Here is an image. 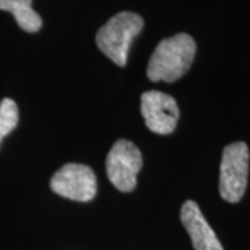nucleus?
<instances>
[{"label":"nucleus","instance_id":"nucleus-1","mask_svg":"<svg viewBox=\"0 0 250 250\" xmlns=\"http://www.w3.org/2000/svg\"><path fill=\"white\" fill-rule=\"evenodd\" d=\"M196 54V42L188 34L163 39L147 64V78L153 82H174L184 77Z\"/></svg>","mask_w":250,"mask_h":250},{"label":"nucleus","instance_id":"nucleus-2","mask_svg":"<svg viewBox=\"0 0 250 250\" xmlns=\"http://www.w3.org/2000/svg\"><path fill=\"white\" fill-rule=\"evenodd\" d=\"M143 18L131 11H121L100 28L96 35L98 47L118 67H124L131 42L142 31Z\"/></svg>","mask_w":250,"mask_h":250},{"label":"nucleus","instance_id":"nucleus-3","mask_svg":"<svg viewBox=\"0 0 250 250\" xmlns=\"http://www.w3.org/2000/svg\"><path fill=\"white\" fill-rule=\"evenodd\" d=\"M249 149L245 142L224 147L220 168V195L228 203H238L248 187Z\"/></svg>","mask_w":250,"mask_h":250},{"label":"nucleus","instance_id":"nucleus-4","mask_svg":"<svg viewBox=\"0 0 250 250\" xmlns=\"http://www.w3.org/2000/svg\"><path fill=\"white\" fill-rule=\"evenodd\" d=\"M143 164L138 146L126 139L117 141L106 159V172L110 182L120 192H131L138 184V172Z\"/></svg>","mask_w":250,"mask_h":250},{"label":"nucleus","instance_id":"nucleus-5","mask_svg":"<svg viewBox=\"0 0 250 250\" xmlns=\"http://www.w3.org/2000/svg\"><path fill=\"white\" fill-rule=\"evenodd\" d=\"M50 188L59 196L77 202H89L96 196L98 182L90 167L68 163L52 177Z\"/></svg>","mask_w":250,"mask_h":250},{"label":"nucleus","instance_id":"nucleus-6","mask_svg":"<svg viewBox=\"0 0 250 250\" xmlns=\"http://www.w3.org/2000/svg\"><path fill=\"white\" fill-rule=\"evenodd\" d=\"M141 113L146 126L157 135L172 134L178 124L179 108L175 99L159 90L143 93Z\"/></svg>","mask_w":250,"mask_h":250},{"label":"nucleus","instance_id":"nucleus-7","mask_svg":"<svg viewBox=\"0 0 250 250\" xmlns=\"http://www.w3.org/2000/svg\"><path fill=\"white\" fill-rule=\"evenodd\" d=\"M181 221L190 236L195 250H224L215 232L193 200H187L181 207Z\"/></svg>","mask_w":250,"mask_h":250},{"label":"nucleus","instance_id":"nucleus-8","mask_svg":"<svg viewBox=\"0 0 250 250\" xmlns=\"http://www.w3.org/2000/svg\"><path fill=\"white\" fill-rule=\"evenodd\" d=\"M0 10L11 13L25 32L34 34L42 27V18L32 9V0H0Z\"/></svg>","mask_w":250,"mask_h":250},{"label":"nucleus","instance_id":"nucleus-9","mask_svg":"<svg viewBox=\"0 0 250 250\" xmlns=\"http://www.w3.org/2000/svg\"><path fill=\"white\" fill-rule=\"evenodd\" d=\"M18 124V107L14 100L3 99L0 102V143L4 136L17 126Z\"/></svg>","mask_w":250,"mask_h":250}]
</instances>
